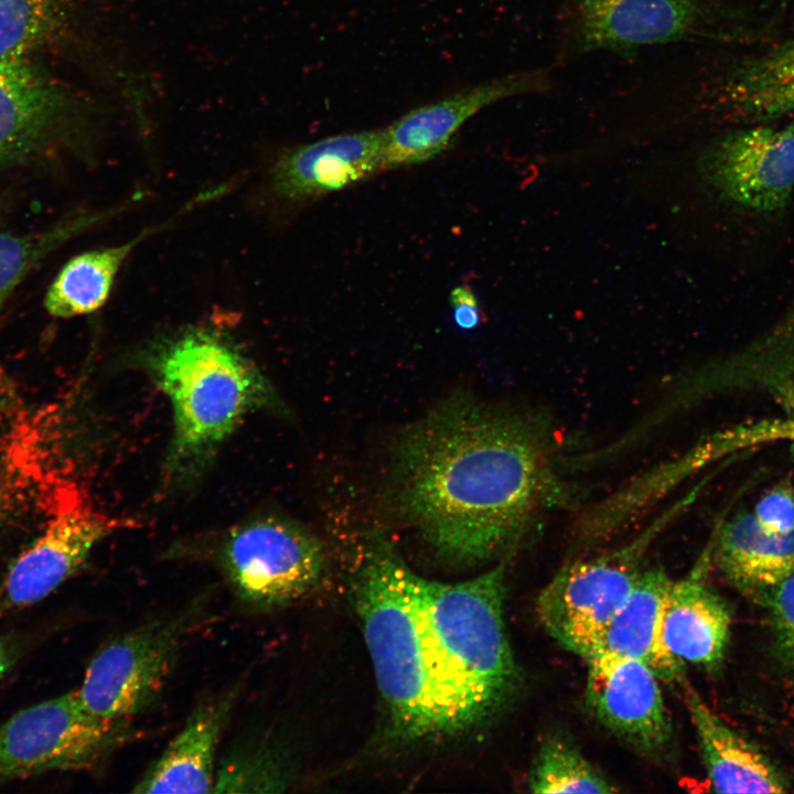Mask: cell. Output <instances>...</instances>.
Instances as JSON below:
<instances>
[{"instance_id":"cell-10","label":"cell","mask_w":794,"mask_h":794,"mask_svg":"<svg viewBox=\"0 0 794 794\" xmlns=\"http://www.w3.org/2000/svg\"><path fill=\"white\" fill-rule=\"evenodd\" d=\"M700 167L723 198L758 214L779 212L794 192V120L728 132L707 147Z\"/></svg>"},{"instance_id":"cell-11","label":"cell","mask_w":794,"mask_h":794,"mask_svg":"<svg viewBox=\"0 0 794 794\" xmlns=\"http://www.w3.org/2000/svg\"><path fill=\"white\" fill-rule=\"evenodd\" d=\"M586 662V701L597 720L642 757L664 759L674 731L657 675L639 659L604 652Z\"/></svg>"},{"instance_id":"cell-22","label":"cell","mask_w":794,"mask_h":794,"mask_svg":"<svg viewBox=\"0 0 794 794\" xmlns=\"http://www.w3.org/2000/svg\"><path fill=\"white\" fill-rule=\"evenodd\" d=\"M161 227V224L152 226L126 243L88 250L69 259L47 289L45 310L54 318H74L100 309L130 253Z\"/></svg>"},{"instance_id":"cell-27","label":"cell","mask_w":794,"mask_h":794,"mask_svg":"<svg viewBox=\"0 0 794 794\" xmlns=\"http://www.w3.org/2000/svg\"><path fill=\"white\" fill-rule=\"evenodd\" d=\"M763 600L769 610L776 659L794 684V573L774 587Z\"/></svg>"},{"instance_id":"cell-6","label":"cell","mask_w":794,"mask_h":794,"mask_svg":"<svg viewBox=\"0 0 794 794\" xmlns=\"http://www.w3.org/2000/svg\"><path fill=\"white\" fill-rule=\"evenodd\" d=\"M124 726L104 722L66 691L13 713L0 723V785L96 764Z\"/></svg>"},{"instance_id":"cell-14","label":"cell","mask_w":794,"mask_h":794,"mask_svg":"<svg viewBox=\"0 0 794 794\" xmlns=\"http://www.w3.org/2000/svg\"><path fill=\"white\" fill-rule=\"evenodd\" d=\"M712 536L690 571L673 580L664 611L663 640L683 663L716 669L725 658L731 615L707 581L712 562Z\"/></svg>"},{"instance_id":"cell-18","label":"cell","mask_w":794,"mask_h":794,"mask_svg":"<svg viewBox=\"0 0 794 794\" xmlns=\"http://www.w3.org/2000/svg\"><path fill=\"white\" fill-rule=\"evenodd\" d=\"M712 562L738 590L761 600L794 573V529L775 533L753 513L719 522L712 532Z\"/></svg>"},{"instance_id":"cell-26","label":"cell","mask_w":794,"mask_h":794,"mask_svg":"<svg viewBox=\"0 0 794 794\" xmlns=\"http://www.w3.org/2000/svg\"><path fill=\"white\" fill-rule=\"evenodd\" d=\"M774 441H794V412L740 423L715 432L670 461V469L678 480L684 481L694 472L728 454Z\"/></svg>"},{"instance_id":"cell-7","label":"cell","mask_w":794,"mask_h":794,"mask_svg":"<svg viewBox=\"0 0 794 794\" xmlns=\"http://www.w3.org/2000/svg\"><path fill=\"white\" fill-rule=\"evenodd\" d=\"M194 614L150 621L116 636L90 659L77 690L95 718L118 726L158 697Z\"/></svg>"},{"instance_id":"cell-24","label":"cell","mask_w":794,"mask_h":794,"mask_svg":"<svg viewBox=\"0 0 794 794\" xmlns=\"http://www.w3.org/2000/svg\"><path fill=\"white\" fill-rule=\"evenodd\" d=\"M65 0H0V63L29 60L62 35Z\"/></svg>"},{"instance_id":"cell-2","label":"cell","mask_w":794,"mask_h":794,"mask_svg":"<svg viewBox=\"0 0 794 794\" xmlns=\"http://www.w3.org/2000/svg\"><path fill=\"white\" fill-rule=\"evenodd\" d=\"M351 594L396 742L453 737L485 723L496 708L439 643L420 576L379 533L369 536Z\"/></svg>"},{"instance_id":"cell-15","label":"cell","mask_w":794,"mask_h":794,"mask_svg":"<svg viewBox=\"0 0 794 794\" xmlns=\"http://www.w3.org/2000/svg\"><path fill=\"white\" fill-rule=\"evenodd\" d=\"M699 0H580L579 24L588 50L630 49L689 35L701 19Z\"/></svg>"},{"instance_id":"cell-13","label":"cell","mask_w":794,"mask_h":794,"mask_svg":"<svg viewBox=\"0 0 794 794\" xmlns=\"http://www.w3.org/2000/svg\"><path fill=\"white\" fill-rule=\"evenodd\" d=\"M384 131L341 133L286 151L271 172L273 192L305 201L343 190L383 171Z\"/></svg>"},{"instance_id":"cell-20","label":"cell","mask_w":794,"mask_h":794,"mask_svg":"<svg viewBox=\"0 0 794 794\" xmlns=\"http://www.w3.org/2000/svg\"><path fill=\"white\" fill-rule=\"evenodd\" d=\"M63 99L29 60L0 63V167L35 153L62 115Z\"/></svg>"},{"instance_id":"cell-9","label":"cell","mask_w":794,"mask_h":794,"mask_svg":"<svg viewBox=\"0 0 794 794\" xmlns=\"http://www.w3.org/2000/svg\"><path fill=\"white\" fill-rule=\"evenodd\" d=\"M115 528V521L77 493L61 495L41 534L15 558L0 583V619L49 597Z\"/></svg>"},{"instance_id":"cell-3","label":"cell","mask_w":794,"mask_h":794,"mask_svg":"<svg viewBox=\"0 0 794 794\" xmlns=\"http://www.w3.org/2000/svg\"><path fill=\"white\" fill-rule=\"evenodd\" d=\"M146 363L172 408L168 470L192 476L254 410L278 398L255 364L227 336L191 329L153 346Z\"/></svg>"},{"instance_id":"cell-32","label":"cell","mask_w":794,"mask_h":794,"mask_svg":"<svg viewBox=\"0 0 794 794\" xmlns=\"http://www.w3.org/2000/svg\"><path fill=\"white\" fill-rule=\"evenodd\" d=\"M790 452H791L792 459L794 461V441L791 442Z\"/></svg>"},{"instance_id":"cell-31","label":"cell","mask_w":794,"mask_h":794,"mask_svg":"<svg viewBox=\"0 0 794 794\" xmlns=\"http://www.w3.org/2000/svg\"><path fill=\"white\" fill-rule=\"evenodd\" d=\"M9 403V385L0 365V415Z\"/></svg>"},{"instance_id":"cell-29","label":"cell","mask_w":794,"mask_h":794,"mask_svg":"<svg viewBox=\"0 0 794 794\" xmlns=\"http://www.w3.org/2000/svg\"><path fill=\"white\" fill-rule=\"evenodd\" d=\"M450 303L453 309V320L463 330H471L479 325L481 313L475 294L468 286H459L450 292Z\"/></svg>"},{"instance_id":"cell-17","label":"cell","mask_w":794,"mask_h":794,"mask_svg":"<svg viewBox=\"0 0 794 794\" xmlns=\"http://www.w3.org/2000/svg\"><path fill=\"white\" fill-rule=\"evenodd\" d=\"M672 582L663 567L643 568L594 653L635 658L661 680L684 682L685 663L669 652L663 640L664 611Z\"/></svg>"},{"instance_id":"cell-8","label":"cell","mask_w":794,"mask_h":794,"mask_svg":"<svg viewBox=\"0 0 794 794\" xmlns=\"http://www.w3.org/2000/svg\"><path fill=\"white\" fill-rule=\"evenodd\" d=\"M222 565L242 600L272 608L311 590L325 564L323 548L309 530L290 521L262 517L230 532Z\"/></svg>"},{"instance_id":"cell-30","label":"cell","mask_w":794,"mask_h":794,"mask_svg":"<svg viewBox=\"0 0 794 794\" xmlns=\"http://www.w3.org/2000/svg\"><path fill=\"white\" fill-rule=\"evenodd\" d=\"M19 654L17 641L9 635H0V682L17 664Z\"/></svg>"},{"instance_id":"cell-5","label":"cell","mask_w":794,"mask_h":794,"mask_svg":"<svg viewBox=\"0 0 794 794\" xmlns=\"http://www.w3.org/2000/svg\"><path fill=\"white\" fill-rule=\"evenodd\" d=\"M690 501L678 502L625 545L566 564L536 601L547 633L569 652L591 656L643 570L650 545Z\"/></svg>"},{"instance_id":"cell-28","label":"cell","mask_w":794,"mask_h":794,"mask_svg":"<svg viewBox=\"0 0 794 794\" xmlns=\"http://www.w3.org/2000/svg\"><path fill=\"white\" fill-rule=\"evenodd\" d=\"M769 530L786 533L794 529V494L779 486L765 494L757 504L753 513Z\"/></svg>"},{"instance_id":"cell-19","label":"cell","mask_w":794,"mask_h":794,"mask_svg":"<svg viewBox=\"0 0 794 794\" xmlns=\"http://www.w3.org/2000/svg\"><path fill=\"white\" fill-rule=\"evenodd\" d=\"M232 697L197 707L183 729L148 768L135 793H211L215 786V755Z\"/></svg>"},{"instance_id":"cell-23","label":"cell","mask_w":794,"mask_h":794,"mask_svg":"<svg viewBox=\"0 0 794 794\" xmlns=\"http://www.w3.org/2000/svg\"><path fill=\"white\" fill-rule=\"evenodd\" d=\"M119 211L81 212L36 232L0 228V310L18 285L53 250Z\"/></svg>"},{"instance_id":"cell-16","label":"cell","mask_w":794,"mask_h":794,"mask_svg":"<svg viewBox=\"0 0 794 794\" xmlns=\"http://www.w3.org/2000/svg\"><path fill=\"white\" fill-rule=\"evenodd\" d=\"M684 701L715 792L784 793L788 790L786 777L774 762L727 725L687 683Z\"/></svg>"},{"instance_id":"cell-4","label":"cell","mask_w":794,"mask_h":794,"mask_svg":"<svg viewBox=\"0 0 794 794\" xmlns=\"http://www.w3.org/2000/svg\"><path fill=\"white\" fill-rule=\"evenodd\" d=\"M508 558L463 582L420 578L427 616L443 651L498 712L521 683L504 623Z\"/></svg>"},{"instance_id":"cell-25","label":"cell","mask_w":794,"mask_h":794,"mask_svg":"<svg viewBox=\"0 0 794 794\" xmlns=\"http://www.w3.org/2000/svg\"><path fill=\"white\" fill-rule=\"evenodd\" d=\"M534 793H615L618 788L570 740L546 738L528 776Z\"/></svg>"},{"instance_id":"cell-12","label":"cell","mask_w":794,"mask_h":794,"mask_svg":"<svg viewBox=\"0 0 794 794\" xmlns=\"http://www.w3.org/2000/svg\"><path fill=\"white\" fill-rule=\"evenodd\" d=\"M546 82V73L540 71L507 74L412 109L383 129V170L434 158L481 109L503 98L538 90Z\"/></svg>"},{"instance_id":"cell-1","label":"cell","mask_w":794,"mask_h":794,"mask_svg":"<svg viewBox=\"0 0 794 794\" xmlns=\"http://www.w3.org/2000/svg\"><path fill=\"white\" fill-rule=\"evenodd\" d=\"M560 450L540 412L450 397L398 438V514L450 562L509 557L548 513L573 503Z\"/></svg>"},{"instance_id":"cell-21","label":"cell","mask_w":794,"mask_h":794,"mask_svg":"<svg viewBox=\"0 0 794 794\" xmlns=\"http://www.w3.org/2000/svg\"><path fill=\"white\" fill-rule=\"evenodd\" d=\"M715 100L751 125L794 112V36L734 65L715 89Z\"/></svg>"}]
</instances>
